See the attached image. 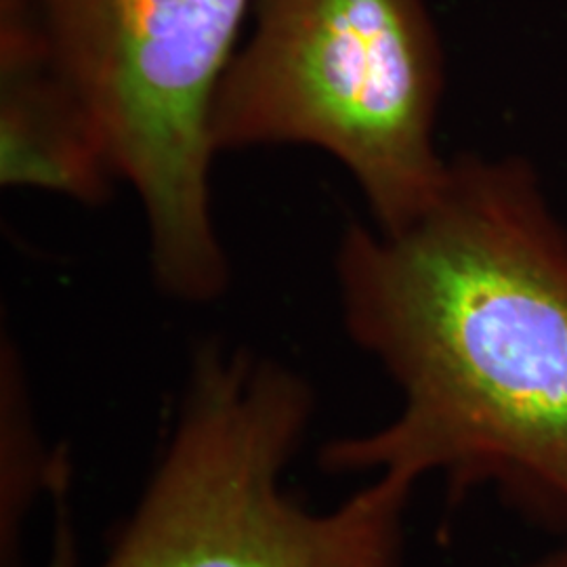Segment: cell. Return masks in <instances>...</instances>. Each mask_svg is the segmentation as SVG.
Returning a JSON list of instances; mask_svg holds the SVG:
<instances>
[{"label":"cell","instance_id":"5b68a950","mask_svg":"<svg viewBox=\"0 0 567 567\" xmlns=\"http://www.w3.org/2000/svg\"><path fill=\"white\" fill-rule=\"evenodd\" d=\"M0 182L89 206L116 183L28 0H0Z\"/></svg>","mask_w":567,"mask_h":567},{"label":"cell","instance_id":"8992f818","mask_svg":"<svg viewBox=\"0 0 567 567\" xmlns=\"http://www.w3.org/2000/svg\"><path fill=\"white\" fill-rule=\"evenodd\" d=\"M519 567H567V548L550 550L547 555H540Z\"/></svg>","mask_w":567,"mask_h":567},{"label":"cell","instance_id":"277c9868","mask_svg":"<svg viewBox=\"0 0 567 567\" xmlns=\"http://www.w3.org/2000/svg\"><path fill=\"white\" fill-rule=\"evenodd\" d=\"M171 288L229 265L213 206L210 107L255 0H28Z\"/></svg>","mask_w":567,"mask_h":567},{"label":"cell","instance_id":"6da1fadb","mask_svg":"<svg viewBox=\"0 0 567 567\" xmlns=\"http://www.w3.org/2000/svg\"><path fill=\"white\" fill-rule=\"evenodd\" d=\"M334 269L344 330L402 405L326 444V473L437 477L450 508L492 492L567 538V229L532 164L450 161L412 224L349 225Z\"/></svg>","mask_w":567,"mask_h":567},{"label":"cell","instance_id":"7a4b0ae2","mask_svg":"<svg viewBox=\"0 0 567 567\" xmlns=\"http://www.w3.org/2000/svg\"><path fill=\"white\" fill-rule=\"evenodd\" d=\"M313 410L292 368L200 344L161 458L102 567H404L414 480L370 475L330 508L286 486Z\"/></svg>","mask_w":567,"mask_h":567},{"label":"cell","instance_id":"3957f363","mask_svg":"<svg viewBox=\"0 0 567 567\" xmlns=\"http://www.w3.org/2000/svg\"><path fill=\"white\" fill-rule=\"evenodd\" d=\"M210 107L215 154L307 145L395 231L437 198L444 53L426 0H255Z\"/></svg>","mask_w":567,"mask_h":567}]
</instances>
